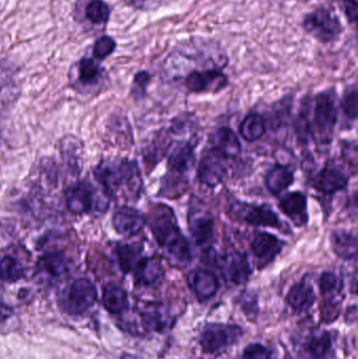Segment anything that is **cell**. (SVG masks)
<instances>
[{"instance_id": "3957f363", "label": "cell", "mask_w": 358, "mask_h": 359, "mask_svg": "<svg viewBox=\"0 0 358 359\" xmlns=\"http://www.w3.org/2000/svg\"><path fill=\"white\" fill-rule=\"evenodd\" d=\"M67 208L75 215H92L107 211L111 196L101 186L97 188L90 181H80L73 184L65 191Z\"/></svg>"}, {"instance_id": "836d02e7", "label": "cell", "mask_w": 358, "mask_h": 359, "mask_svg": "<svg viewBox=\"0 0 358 359\" xmlns=\"http://www.w3.org/2000/svg\"><path fill=\"white\" fill-rule=\"evenodd\" d=\"M142 248L136 244H119L116 248L120 269L124 273H130L141 261Z\"/></svg>"}, {"instance_id": "ab89813d", "label": "cell", "mask_w": 358, "mask_h": 359, "mask_svg": "<svg viewBox=\"0 0 358 359\" xmlns=\"http://www.w3.org/2000/svg\"><path fill=\"white\" fill-rule=\"evenodd\" d=\"M344 115L351 121H355L357 118V90L353 86L351 90L345 94L342 102H340Z\"/></svg>"}, {"instance_id": "d4e9b609", "label": "cell", "mask_w": 358, "mask_h": 359, "mask_svg": "<svg viewBox=\"0 0 358 359\" xmlns=\"http://www.w3.org/2000/svg\"><path fill=\"white\" fill-rule=\"evenodd\" d=\"M60 151L63 162L69 172L79 176L83 166V144L81 141L74 136L64 137L61 140Z\"/></svg>"}, {"instance_id": "8fae6325", "label": "cell", "mask_w": 358, "mask_h": 359, "mask_svg": "<svg viewBox=\"0 0 358 359\" xmlns=\"http://www.w3.org/2000/svg\"><path fill=\"white\" fill-rule=\"evenodd\" d=\"M319 289L325 297V307L322 310L323 322L332 323L340 316V304L338 297L343 293L344 283L333 272H324L319 278Z\"/></svg>"}, {"instance_id": "30bf717a", "label": "cell", "mask_w": 358, "mask_h": 359, "mask_svg": "<svg viewBox=\"0 0 358 359\" xmlns=\"http://www.w3.org/2000/svg\"><path fill=\"white\" fill-rule=\"evenodd\" d=\"M212 265L221 270L227 282L235 285L245 284L252 273L247 255L237 251H230L222 255L216 253Z\"/></svg>"}, {"instance_id": "ee69618b", "label": "cell", "mask_w": 358, "mask_h": 359, "mask_svg": "<svg viewBox=\"0 0 358 359\" xmlns=\"http://www.w3.org/2000/svg\"><path fill=\"white\" fill-rule=\"evenodd\" d=\"M342 6L343 12H344L348 22L357 25L358 18L357 0H343Z\"/></svg>"}, {"instance_id": "52a82bcc", "label": "cell", "mask_w": 358, "mask_h": 359, "mask_svg": "<svg viewBox=\"0 0 358 359\" xmlns=\"http://www.w3.org/2000/svg\"><path fill=\"white\" fill-rule=\"evenodd\" d=\"M106 73L94 57H83L71 69V86L80 93H92L104 83Z\"/></svg>"}, {"instance_id": "74e56055", "label": "cell", "mask_w": 358, "mask_h": 359, "mask_svg": "<svg viewBox=\"0 0 358 359\" xmlns=\"http://www.w3.org/2000/svg\"><path fill=\"white\" fill-rule=\"evenodd\" d=\"M151 80V74L147 71H140L135 75L130 93L136 100H142L143 98H145Z\"/></svg>"}, {"instance_id": "44dd1931", "label": "cell", "mask_w": 358, "mask_h": 359, "mask_svg": "<svg viewBox=\"0 0 358 359\" xmlns=\"http://www.w3.org/2000/svg\"><path fill=\"white\" fill-rule=\"evenodd\" d=\"M307 198L300 191L289 192L281 198L280 209L296 224V226L306 225L308 222Z\"/></svg>"}, {"instance_id": "7a4b0ae2", "label": "cell", "mask_w": 358, "mask_h": 359, "mask_svg": "<svg viewBox=\"0 0 358 359\" xmlns=\"http://www.w3.org/2000/svg\"><path fill=\"white\" fill-rule=\"evenodd\" d=\"M98 183L116 198L135 200L142 190V177L138 164L130 160H103L94 170Z\"/></svg>"}, {"instance_id": "2e32d148", "label": "cell", "mask_w": 358, "mask_h": 359, "mask_svg": "<svg viewBox=\"0 0 358 359\" xmlns=\"http://www.w3.org/2000/svg\"><path fill=\"white\" fill-rule=\"evenodd\" d=\"M191 291L195 293L200 302L208 301L212 299L220 288V283L214 272L207 269L193 270L187 278Z\"/></svg>"}, {"instance_id": "f35d334b", "label": "cell", "mask_w": 358, "mask_h": 359, "mask_svg": "<svg viewBox=\"0 0 358 359\" xmlns=\"http://www.w3.org/2000/svg\"><path fill=\"white\" fill-rule=\"evenodd\" d=\"M292 109L291 97H286L273 107V126L280 128L282 124L287 121L289 117L290 109Z\"/></svg>"}, {"instance_id": "f546056e", "label": "cell", "mask_w": 358, "mask_h": 359, "mask_svg": "<svg viewBox=\"0 0 358 359\" xmlns=\"http://www.w3.org/2000/svg\"><path fill=\"white\" fill-rule=\"evenodd\" d=\"M103 306L111 314H122L128 309V294L122 287L109 284L103 289Z\"/></svg>"}, {"instance_id": "ffe728a7", "label": "cell", "mask_w": 358, "mask_h": 359, "mask_svg": "<svg viewBox=\"0 0 358 359\" xmlns=\"http://www.w3.org/2000/svg\"><path fill=\"white\" fill-rule=\"evenodd\" d=\"M240 215L246 223L256 227L283 228L279 215L265 205H244Z\"/></svg>"}, {"instance_id": "484cf974", "label": "cell", "mask_w": 358, "mask_h": 359, "mask_svg": "<svg viewBox=\"0 0 358 359\" xmlns=\"http://www.w3.org/2000/svg\"><path fill=\"white\" fill-rule=\"evenodd\" d=\"M189 231L198 246H207L214 238V223L207 213L195 215L189 219Z\"/></svg>"}, {"instance_id": "7bdbcfd3", "label": "cell", "mask_w": 358, "mask_h": 359, "mask_svg": "<svg viewBox=\"0 0 358 359\" xmlns=\"http://www.w3.org/2000/svg\"><path fill=\"white\" fill-rule=\"evenodd\" d=\"M240 305L248 320H254L258 316V299L256 295L250 292L244 293L240 297Z\"/></svg>"}, {"instance_id": "9c48e42d", "label": "cell", "mask_w": 358, "mask_h": 359, "mask_svg": "<svg viewBox=\"0 0 358 359\" xmlns=\"http://www.w3.org/2000/svg\"><path fill=\"white\" fill-rule=\"evenodd\" d=\"M228 84V77L220 67L193 69L184 78V86L191 94L219 93Z\"/></svg>"}, {"instance_id": "f1b7e54d", "label": "cell", "mask_w": 358, "mask_h": 359, "mask_svg": "<svg viewBox=\"0 0 358 359\" xmlns=\"http://www.w3.org/2000/svg\"><path fill=\"white\" fill-rule=\"evenodd\" d=\"M195 151L189 142H184L176 147L168 158V168L170 172L185 174L191 170L195 164Z\"/></svg>"}, {"instance_id": "8992f818", "label": "cell", "mask_w": 358, "mask_h": 359, "mask_svg": "<svg viewBox=\"0 0 358 359\" xmlns=\"http://www.w3.org/2000/svg\"><path fill=\"white\" fill-rule=\"evenodd\" d=\"M98 299L96 287L88 278L74 280L61 297L62 311L71 316H79L94 307Z\"/></svg>"}, {"instance_id": "d6a6232c", "label": "cell", "mask_w": 358, "mask_h": 359, "mask_svg": "<svg viewBox=\"0 0 358 359\" xmlns=\"http://www.w3.org/2000/svg\"><path fill=\"white\" fill-rule=\"evenodd\" d=\"M266 128L264 117L260 114L252 113L240 126V134L248 142H256L264 136Z\"/></svg>"}, {"instance_id": "7c38bea8", "label": "cell", "mask_w": 358, "mask_h": 359, "mask_svg": "<svg viewBox=\"0 0 358 359\" xmlns=\"http://www.w3.org/2000/svg\"><path fill=\"white\" fill-rule=\"evenodd\" d=\"M20 88L17 67L8 61H0V119L16 103Z\"/></svg>"}, {"instance_id": "b9f144b4", "label": "cell", "mask_w": 358, "mask_h": 359, "mask_svg": "<svg viewBox=\"0 0 358 359\" xmlns=\"http://www.w3.org/2000/svg\"><path fill=\"white\" fill-rule=\"evenodd\" d=\"M125 4L135 10L151 12L159 10L162 6H167L172 0H124Z\"/></svg>"}, {"instance_id": "d590c367", "label": "cell", "mask_w": 358, "mask_h": 359, "mask_svg": "<svg viewBox=\"0 0 358 359\" xmlns=\"http://www.w3.org/2000/svg\"><path fill=\"white\" fill-rule=\"evenodd\" d=\"M310 109L311 101L305 100L296 118V134L302 143L308 142L311 138Z\"/></svg>"}, {"instance_id": "7402d4cb", "label": "cell", "mask_w": 358, "mask_h": 359, "mask_svg": "<svg viewBox=\"0 0 358 359\" xmlns=\"http://www.w3.org/2000/svg\"><path fill=\"white\" fill-rule=\"evenodd\" d=\"M288 305L298 313L308 312L317 301L315 288L307 280H301L290 288L287 297Z\"/></svg>"}, {"instance_id": "1f68e13d", "label": "cell", "mask_w": 358, "mask_h": 359, "mask_svg": "<svg viewBox=\"0 0 358 359\" xmlns=\"http://www.w3.org/2000/svg\"><path fill=\"white\" fill-rule=\"evenodd\" d=\"M294 172L283 165H275L269 170L266 176V185L269 191L275 196H279L288 189L294 183Z\"/></svg>"}, {"instance_id": "8d00e7d4", "label": "cell", "mask_w": 358, "mask_h": 359, "mask_svg": "<svg viewBox=\"0 0 358 359\" xmlns=\"http://www.w3.org/2000/svg\"><path fill=\"white\" fill-rule=\"evenodd\" d=\"M116 48H117L116 40L111 36L103 35L95 42L92 55L97 60L102 61L111 56L115 52Z\"/></svg>"}, {"instance_id": "ba28073f", "label": "cell", "mask_w": 358, "mask_h": 359, "mask_svg": "<svg viewBox=\"0 0 358 359\" xmlns=\"http://www.w3.org/2000/svg\"><path fill=\"white\" fill-rule=\"evenodd\" d=\"M243 334L239 326L208 324L200 333L199 343L205 353H216L233 345Z\"/></svg>"}, {"instance_id": "83f0119b", "label": "cell", "mask_w": 358, "mask_h": 359, "mask_svg": "<svg viewBox=\"0 0 358 359\" xmlns=\"http://www.w3.org/2000/svg\"><path fill=\"white\" fill-rule=\"evenodd\" d=\"M333 349L331 334L327 331L313 333L304 344V352L311 359H327Z\"/></svg>"}, {"instance_id": "5b68a950", "label": "cell", "mask_w": 358, "mask_h": 359, "mask_svg": "<svg viewBox=\"0 0 358 359\" xmlns=\"http://www.w3.org/2000/svg\"><path fill=\"white\" fill-rule=\"evenodd\" d=\"M305 32L317 41L329 44L336 41L344 32L340 18L330 8H315L303 19Z\"/></svg>"}, {"instance_id": "9a60e30c", "label": "cell", "mask_w": 358, "mask_h": 359, "mask_svg": "<svg viewBox=\"0 0 358 359\" xmlns=\"http://www.w3.org/2000/svg\"><path fill=\"white\" fill-rule=\"evenodd\" d=\"M283 242L268 232H259L252 242V251L260 267L270 264L281 253Z\"/></svg>"}, {"instance_id": "6da1fadb", "label": "cell", "mask_w": 358, "mask_h": 359, "mask_svg": "<svg viewBox=\"0 0 358 359\" xmlns=\"http://www.w3.org/2000/svg\"><path fill=\"white\" fill-rule=\"evenodd\" d=\"M149 227L170 265L183 269L191 263V245L180 231L176 215L170 206L165 204L153 206L149 215Z\"/></svg>"}, {"instance_id": "60d3db41", "label": "cell", "mask_w": 358, "mask_h": 359, "mask_svg": "<svg viewBox=\"0 0 358 359\" xmlns=\"http://www.w3.org/2000/svg\"><path fill=\"white\" fill-rule=\"evenodd\" d=\"M242 359H275V355L266 346L254 343L245 348Z\"/></svg>"}, {"instance_id": "603a6c76", "label": "cell", "mask_w": 358, "mask_h": 359, "mask_svg": "<svg viewBox=\"0 0 358 359\" xmlns=\"http://www.w3.org/2000/svg\"><path fill=\"white\" fill-rule=\"evenodd\" d=\"M212 151L222 158H235L242 151L237 135L229 128H221L212 136Z\"/></svg>"}, {"instance_id": "4fadbf2b", "label": "cell", "mask_w": 358, "mask_h": 359, "mask_svg": "<svg viewBox=\"0 0 358 359\" xmlns=\"http://www.w3.org/2000/svg\"><path fill=\"white\" fill-rule=\"evenodd\" d=\"M224 158L214 153L212 149L204 154L198 166L197 176L199 181L208 187H216L224 180L225 170Z\"/></svg>"}, {"instance_id": "277c9868", "label": "cell", "mask_w": 358, "mask_h": 359, "mask_svg": "<svg viewBox=\"0 0 358 359\" xmlns=\"http://www.w3.org/2000/svg\"><path fill=\"white\" fill-rule=\"evenodd\" d=\"M310 121L311 137L321 144H329L338 122V109L333 90L321 93L315 97Z\"/></svg>"}, {"instance_id": "d6986e66", "label": "cell", "mask_w": 358, "mask_h": 359, "mask_svg": "<svg viewBox=\"0 0 358 359\" xmlns=\"http://www.w3.org/2000/svg\"><path fill=\"white\" fill-rule=\"evenodd\" d=\"M348 185V177L336 166H326L313 180V187L322 194H336Z\"/></svg>"}, {"instance_id": "e0dca14e", "label": "cell", "mask_w": 358, "mask_h": 359, "mask_svg": "<svg viewBox=\"0 0 358 359\" xmlns=\"http://www.w3.org/2000/svg\"><path fill=\"white\" fill-rule=\"evenodd\" d=\"M144 226L145 217L140 211L132 207H120L113 213V227L120 236L125 238L136 236Z\"/></svg>"}, {"instance_id": "f6af8a7d", "label": "cell", "mask_w": 358, "mask_h": 359, "mask_svg": "<svg viewBox=\"0 0 358 359\" xmlns=\"http://www.w3.org/2000/svg\"><path fill=\"white\" fill-rule=\"evenodd\" d=\"M12 308L8 307L6 304L0 303V325L6 322V320H8L12 316Z\"/></svg>"}, {"instance_id": "4316f807", "label": "cell", "mask_w": 358, "mask_h": 359, "mask_svg": "<svg viewBox=\"0 0 358 359\" xmlns=\"http://www.w3.org/2000/svg\"><path fill=\"white\" fill-rule=\"evenodd\" d=\"M330 242L334 253L338 257L347 261L357 259V238L354 232L348 231V230H336L332 232Z\"/></svg>"}, {"instance_id": "5bb4252c", "label": "cell", "mask_w": 358, "mask_h": 359, "mask_svg": "<svg viewBox=\"0 0 358 359\" xmlns=\"http://www.w3.org/2000/svg\"><path fill=\"white\" fill-rule=\"evenodd\" d=\"M135 282L141 288L155 289L163 282L165 272L157 257H145L134 269Z\"/></svg>"}, {"instance_id": "4dcf8cb0", "label": "cell", "mask_w": 358, "mask_h": 359, "mask_svg": "<svg viewBox=\"0 0 358 359\" xmlns=\"http://www.w3.org/2000/svg\"><path fill=\"white\" fill-rule=\"evenodd\" d=\"M111 8L104 0H86L83 17L92 27H102L109 23Z\"/></svg>"}, {"instance_id": "e575fe53", "label": "cell", "mask_w": 358, "mask_h": 359, "mask_svg": "<svg viewBox=\"0 0 358 359\" xmlns=\"http://www.w3.org/2000/svg\"><path fill=\"white\" fill-rule=\"evenodd\" d=\"M25 276L22 264L12 255H6L0 259V282H18Z\"/></svg>"}, {"instance_id": "ac0fdd59", "label": "cell", "mask_w": 358, "mask_h": 359, "mask_svg": "<svg viewBox=\"0 0 358 359\" xmlns=\"http://www.w3.org/2000/svg\"><path fill=\"white\" fill-rule=\"evenodd\" d=\"M69 270V259L62 251H48L38 262V272L48 280H61Z\"/></svg>"}, {"instance_id": "cb8c5ba5", "label": "cell", "mask_w": 358, "mask_h": 359, "mask_svg": "<svg viewBox=\"0 0 358 359\" xmlns=\"http://www.w3.org/2000/svg\"><path fill=\"white\" fill-rule=\"evenodd\" d=\"M141 323L149 332L161 333L170 326L172 318L161 304L149 303L141 311Z\"/></svg>"}]
</instances>
